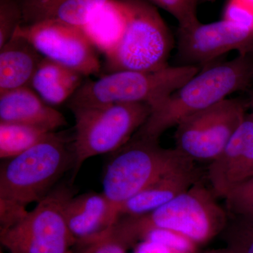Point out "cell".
<instances>
[{
	"instance_id": "1",
	"label": "cell",
	"mask_w": 253,
	"mask_h": 253,
	"mask_svg": "<svg viewBox=\"0 0 253 253\" xmlns=\"http://www.w3.org/2000/svg\"><path fill=\"white\" fill-rule=\"evenodd\" d=\"M72 139L52 131L22 154L5 160L0 168V230L22 219L28 205L45 198L73 169Z\"/></svg>"
},
{
	"instance_id": "2",
	"label": "cell",
	"mask_w": 253,
	"mask_h": 253,
	"mask_svg": "<svg viewBox=\"0 0 253 253\" xmlns=\"http://www.w3.org/2000/svg\"><path fill=\"white\" fill-rule=\"evenodd\" d=\"M253 86L251 51L241 53L230 61L211 64L151 110L146 122L133 136L159 140L165 131L184 118L227 99L234 93L248 91Z\"/></svg>"
},
{
	"instance_id": "3",
	"label": "cell",
	"mask_w": 253,
	"mask_h": 253,
	"mask_svg": "<svg viewBox=\"0 0 253 253\" xmlns=\"http://www.w3.org/2000/svg\"><path fill=\"white\" fill-rule=\"evenodd\" d=\"M229 218L212 190L199 181L152 212L123 216L114 226L131 247L137 244L141 232L151 228L175 231L201 246L221 234Z\"/></svg>"
},
{
	"instance_id": "4",
	"label": "cell",
	"mask_w": 253,
	"mask_h": 253,
	"mask_svg": "<svg viewBox=\"0 0 253 253\" xmlns=\"http://www.w3.org/2000/svg\"><path fill=\"white\" fill-rule=\"evenodd\" d=\"M200 71L186 65L153 71H123L88 80L68 101V107L118 104H146L151 110Z\"/></svg>"
},
{
	"instance_id": "5",
	"label": "cell",
	"mask_w": 253,
	"mask_h": 253,
	"mask_svg": "<svg viewBox=\"0 0 253 253\" xmlns=\"http://www.w3.org/2000/svg\"><path fill=\"white\" fill-rule=\"evenodd\" d=\"M119 1L126 27L117 46L105 56L106 72L153 71L169 66L174 39L154 5L149 0Z\"/></svg>"
},
{
	"instance_id": "6",
	"label": "cell",
	"mask_w": 253,
	"mask_h": 253,
	"mask_svg": "<svg viewBox=\"0 0 253 253\" xmlns=\"http://www.w3.org/2000/svg\"><path fill=\"white\" fill-rule=\"evenodd\" d=\"M70 110L75 118L73 182L86 160L113 154L122 148L140 129L151 112L149 105L141 103L82 106Z\"/></svg>"
},
{
	"instance_id": "7",
	"label": "cell",
	"mask_w": 253,
	"mask_h": 253,
	"mask_svg": "<svg viewBox=\"0 0 253 253\" xmlns=\"http://www.w3.org/2000/svg\"><path fill=\"white\" fill-rule=\"evenodd\" d=\"M102 178L105 196L119 210L126 201L174 169L194 162L159 140L132 136L113 153Z\"/></svg>"
},
{
	"instance_id": "8",
	"label": "cell",
	"mask_w": 253,
	"mask_h": 253,
	"mask_svg": "<svg viewBox=\"0 0 253 253\" xmlns=\"http://www.w3.org/2000/svg\"><path fill=\"white\" fill-rule=\"evenodd\" d=\"M73 195L71 186L54 188L22 219L0 230L1 246L8 253H74L76 240L65 217Z\"/></svg>"
},
{
	"instance_id": "9",
	"label": "cell",
	"mask_w": 253,
	"mask_h": 253,
	"mask_svg": "<svg viewBox=\"0 0 253 253\" xmlns=\"http://www.w3.org/2000/svg\"><path fill=\"white\" fill-rule=\"evenodd\" d=\"M246 100L226 99L184 118L176 126L175 149L193 161L212 162L246 117Z\"/></svg>"
},
{
	"instance_id": "10",
	"label": "cell",
	"mask_w": 253,
	"mask_h": 253,
	"mask_svg": "<svg viewBox=\"0 0 253 253\" xmlns=\"http://www.w3.org/2000/svg\"><path fill=\"white\" fill-rule=\"evenodd\" d=\"M14 35L26 38L44 58L84 76L101 72L98 51L79 26L43 21L21 25Z\"/></svg>"
},
{
	"instance_id": "11",
	"label": "cell",
	"mask_w": 253,
	"mask_h": 253,
	"mask_svg": "<svg viewBox=\"0 0 253 253\" xmlns=\"http://www.w3.org/2000/svg\"><path fill=\"white\" fill-rule=\"evenodd\" d=\"M177 56L179 65H211L218 58L237 50L239 54L253 49V26L223 18L186 29L178 28Z\"/></svg>"
},
{
	"instance_id": "12",
	"label": "cell",
	"mask_w": 253,
	"mask_h": 253,
	"mask_svg": "<svg viewBox=\"0 0 253 253\" xmlns=\"http://www.w3.org/2000/svg\"><path fill=\"white\" fill-rule=\"evenodd\" d=\"M253 176V114L247 113L225 148L208 168L216 197L226 195Z\"/></svg>"
},
{
	"instance_id": "13",
	"label": "cell",
	"mask_w": 253,
	"mask_h": 253,
	"mask_svg": "<svg viewBox=\"0 0 253 253\" xmlns=\"http://www.w3.org/2000/svg\"><path fill=\"white\" fill-rule=\"evenodd\" d=\"M65 217L76 244L103 234L120 218L119 208L104 193H85L71 196L65 206Z\"/></svg>"
},
{
	"instance_id": "14",
	"label": "cell",
	"mask_w": 253,
	"mask_h": 253,
	"mask_svg": "<svg viewBox=\"0 0 253 253\" xmlns=\"http://www.w3.org/2000/svg\"><path fill=\"white\" fill-rule=\"evenodd\" d=\"M0 122L27 125L49 132L68 125L62 113L30 86L0 93Z\"/></svg>"
},
{
	"instance_id": "15",
	"label": "cell",
	"mask_w": 253,
	"mask_h": 253,
	"mask_svg": "<svg viewBox=\"0 0 253 253\" xmlns=\"http://www.w3.org/2000/svg\"><path fill=\"white\" fill-rule=\"evenodd\" d=\"M200 177L194 162L174 169L126 201L120 209V217L152 212L185 192L201 181Z\"/></svg>"
},
{
	"instance_id": "16",
	"label": "cell",
	"mask_w": 253,
	"mask_h": 253,
	"mask_svg": "<svg viewBox=\"0 0 253 253\" xmlns=\"http://www.w3.org/2000/svg\"><path fill=\"white\" fill-rule=\"evenodd\" d=\"M42 56L22 36L14 35L0 48V93L30 86Z\"/></svg>"
},
{
	"instance_id": "17",
	"label": "cell",
	"mask_w": 253,
	"mask_h": 253,
	"mask_svg": "<svg viewBox=\"0 0 253 253\" xmlns=\"http://www.w3.org/2000/svg\"><path fill=\"white\" fill-rule=\"evenodd\" d=\"M23 24L56 21L82 27L91 14L109 0H17Z\"/></svg>"
},
{
	"instance_id": "18",
	"label": "cell",
	"mask_w": 253,
	"mask_h": 253,
	"mask_svg": "<svg viewBox=\"0 0 253 253\" xmlns=\"http://www.w3.org/2000/svg\"><path fill=\"white\" fill-rule=\"evenodd\" d=\"M126 23L121 1L109 0L95 10L81 28L96 50L106 56L117 46Z\"/></svg>"
},
{
	"instance_id": "19",
	"label": "cell",
	"mask_w": 253,
	"mask_h": 253,
	"mask_svg": "<svg viewBox=\"0 0 253 253\" xmlns=\"http://www.w3.org/2000/svg\"><path fill=\"white\" fill-rule=\"evenodd\" d=\"M49 133L27 125L0 122V158L5 161L22 154Z\"/></svg>"
},
{
	"instance_id": "20",
	"label": "cell",
	"mask_w": 253,
	"mask_h": 253,
	"mask_svg": "<svg viewBox=\"0 0 253 253\" xmlns=\"http://www.w3.org/2000/svg\"><path fill=\"white\" fill-rule=\"evenodd\" d=\"M72 71L59 63L44 58L35 73L31 88L42 99H46L59 89Z\"/></svg>"
},
{
	"instance_id": "21",
	"label": "cell",
	"mask_w": 253,
	"mask_h": 253,
	"mask_svg": "<svg viewBox=\"0 0 253 253\" xmlns=\"http://www.w3.org/2000/svg\"><path fill=\"white\" fill-rule=\"evenodd\" d=\"M224 199L229 217L253 220V176L231 190Z\"/></svg>"
},
{
	"instance_id": "22",
	"label": "cell",
	"mask_w": 253,
	"mask_h": 253,
	"mask_svg": "<svg viewBox=\"0 0 253 253\" xmlns=\"http://www.w3.org/2000/svg\"><path fill=\"white\" fill-rule=\"evenodd\" d=\"M221 235L228 247L239 253H253V220L230 217Z\"/></svg>"
},
{
	"instance_id": "23",
	"label": "cell",
	"mask_w": 253,
	"mask_h": 253,
	"mask_svg": "<svg viewBox=\"0 0 253 253\" xmlns=\"http://www.w3.org/2000/svg\"><path fill=\"white\" fill-rule=\"evenodd\" d=\"M74 253H126L131 248L114 226L103 234L76 245Z\"/></svg>"
},
{
	"instance_id": "24",
	"label": "cell",
	"mask_w": 253,
	"mask_h": 253,
	"mask_svg": "<svg viewBox=\"0 0 253 253\" xmlns=\"http://www.w3.org/2000/svg\"><path fill=\"white\" fill-rule=\"evenodd\" d=\"M141 241L158 243L181 253H198L199 246L182 234L161 228H151L143 231L138 236L137 243Z\"/></svg>"
},
{
	"instance_id": "25",
	"label": "cell",
	"mask_w": 253,
	"mask_h": 253,
	"mask_svg": "<svg viewBox=\"0 0 253 253\" xmlns=\"http://www.w3.org/2000/svg\"><path fill=\"white\" fill-rule=\"evenodd\" d=\"M172 15L181 29L190 28L200 23L197 17L199 0H149Z\"/></svg>"
},
{
	"instance_id": "26",
	"label": "cell",
	"mask_w": 253,
	"mask_h": 253,
	"mask_svg": "<svg viewBox=\"0 0 253 253\" xmlns=\"http://www.w3.org/2000/svg\"><path fill=\"white\" fill-rule=\"evenodd\" d=\"M22 24V11L17 0H0V48Z\"/></svg>"
},
{
	"instance_id": "27",
	"label": "cell",
	"mask_w": 253,
	"mask_h": 253,
	"mask_svg": "<svg viewBox=\"0 0 253 253\" xmlns=\"http://www.w3.org/2000/svg\"><path fill=\"white\" fill-rule=\"evenodd\" d=\"M134 253H181L158 243L139 241L134 246Z\"/></svg>"
},
{
	"instance_id": "28",
	"label": "cell",
	"mask_w": 253,
	"mask_h": 253,
	"mask_svg": "<svg viewBox=\"0 0 253 253\" xmlns=\"http://www.w3.org/2000/svg\"><path fill=\"white\" fill-rule=\"evenodd\" d=\"M202 253H239L234 249L226 246L225 248H221V249L208 250Z\"/></svg>"
},
{
	"instance_id": "29",
	"label": "cell",
	"mask_w": 253,
	"mask_h": 253,
	"mask_svg": "<svg viewBox=\"0 0 253 253\" xmlns=\"http://www.w3.org/2000/svg\"><path fill=\"white\" fill-rule=\"evenodd\" d=\"M247 91L248 98L246 101H247L248 106L251 109V113L253 114V86Z\"/></svg>"
},
{
	"instance_id": "30",
	"label": "cell",
	"mask_w": 253,
	"mask_h": 253,
	"mask_svg": "<svg viewBox=\"0 0 253 253\" xmlns=\"http://www.w3.org/2000/svg\"><path fill=\"white\" fill-rule=\"evenodd\" d=\"M216 0H199V2H213V1H215Z\"/></svg>"
},
{
	"instance_id": "31",
	"label": "cell",
	"mask_w": 253,
	"mask_h": 253,
	"mask_svg": "<svg viewBox=\"0 0 253 253\" xmlns=\"http://www.w3.org/2000/svg\"><path fill=\"white\" fill-rule=\"evenodd\" d=\"M251 54H252L253 56V49H252V50H251Z\"/></svg>"
},
{
	"instance_id": "32",
	"label": "cell",
	"mask_w": 253,
	"mask_h": 253,
	"mask_svg": "<svg viewBox=\"0 0 253 253\" xmlns=\"http://www.w3.org/2000/svg\"><path fill=\"white\" fill-rule=\"evenodd\" d=\"M1 253H2V252H1Z\"/></svg>"
}]
</instances>
